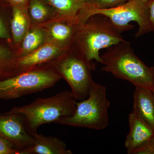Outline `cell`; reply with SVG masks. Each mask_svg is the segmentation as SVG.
Wrapping results in <instances>:
<instances>
[{
    "label": "cell",
    "instance_id": "cell-1",
    "mask_svg": "<svg viewBox=\"0 0 154 154\" xmlns=\"http://www.w3.org/2000/svg\"><path fill=\"white\" fill-rule=\"evenodd\" d=\"M103 71L128 81L135 87L152 90L153 72L135 53L130 42L124 40L107 48L100 56Z\"/></svg>",
    "mask_w": 154,
    "mask_h": 154
},
{
    "label": "cell",
    "instance_id": "cell-2",
    "mask_svg": "<svg viewBox=\"0 0 154 154\" xmlns=\"http://www.w3.org/2000/svg\"><path fill=\"white\" fill-rule=\"evenodd\" d=\"M76 101L71 91H65L51 97L37 99L28 105L13 107L9 112L21 115L28 132L33 135L43 125L57 123L73 115Z\"/></svg>",
    "mask_w": 154,
    "mask_h": 154
},
{
    "label": "cell",
    "instance_id": "cell-3",
    "mask_svg": "<svg viewBox=\"0 0 154 154\" xmlns=\"http://www.w3.org/2000/svg\"><path fill=\"white\" fill-rule=\"evenodd\" d=\"M121 33L107 17L100 14L90 16L80 26L73 44L90 61L100 63L99 51L124 41Z\"/></svg>",
    "mask_w": 154,
    "mask_h": 154
},
{
    "label": "cell",
    "instance_id": "cell-4",
    "mask_svg": "<svg viewBox=\"0 0 154 154\" xmlns=\"http://www.w3.org/2000/svg\"><path fill=\"white\" fill-rule=\"evenodd\" d=\"M110 106L106 87L94 82L88 97L77 102L74 114L57 123L97 130L104 129L109 124Z\"/></svg>",
    "mask_w": 154,
    "mask_h": 154
},
{
    "label": "cell",
    "instance_id": "cell-5",
    "mask_svg": "<svg viewBox=\"0 0 154 154\" xmlns=\"http://www.w3.org/2000/svg\"><path fill=\"white\" fill-rule=\"evenodd\" d=\"M69 48L50 65L66 81L76 100L82 101L90 93L94 82L91 71L95 66L76 48Z\"/></svg>",
    "mask_w": 154,
    "mask_h": 154
},
{
    "label": "cell",
    "instance_id": "cell-6",
    "mask_svg": "<svg viewBox=\"0 0 154 154\" xmlns=\"http://www.w3.org/2000/svg\"><path fill=\"white\" fill-rule=\"evenodd\" d=\"M62 79L50 65L38 66L0 81V99H18L51 88Z\"/></svg>",
    "mask_w": 154,
    "mask_h": 154
},
{
    "label": "cell",
    "instance_id": "cell-7",
    "mask_svg": "<svg viewBox=\"0 0 154 154\" xmlns=\"http://www.w3.org/2000/svg\"><path fill=\"white\" fill-rule=\"evenodd\" d=\"M147 5H144L128 0L120 5L109 8H89L87 11L88 17L95 14H100L107 17L115 28L120 32L132 30L134 26L129 24L131 22L137 23L139 28L136 37L142 36L151 32L147 18Z\"/></svg>",
    "mask_w": 154,
    "mask_h": 154
},
{
    "label": "cell",
    "instance_id": "cell-8",
    "mask_svg": "<svg viewBox=\"0 0 154 154\" xmlns=\"http://www.w3.org/2000/svg\"><path fill=\"white\" fill-rule=\"evenodd\" d=\"M0 136L11 142L21 154H25L33 145V135L28 132L18 113H0Z\"/></svg>",
    "mask_w": 154,
    "mask_h": 154
},
{
    "label": "cell",
    "instance_id": "cell-9",
    "mask_svg": "<svg viewBox=\"0 0 154 154\" xmlns=\"http://www.w3.org/2000/svg\"><path fill=\"white\" fill-rule=\"evenodd\" d=\"M84 22L61 19L51 24L45 30L46 42H49L66 50L74 42L77 31Z\"/></svg>",
    "mask_w": 154,
    "mask_h": 154
},
{
    "label": "cell",
    "instance_id": "cell-10",
    "mask_svg": "<svg viewBox=\"0 0 154 154\" xmlns=\"http://www.w3.org/2000/svg\"><path fill=\"white\" fill-rule=\"evenodd\" d=\"M129 132L127 135L125 146L128 154L133 152L154 137V131L132 110L128 116Z\"/></svg>",
    "mask_w": 154,
    "mask_h": 154
},
{
    "label": "cell",
    "instance_id": "cell-11",
    "mask_svg": "<svg viewBox=\"0 0 154 154\" xmlns=\"http://www.w3.org/2000/svg\"><path fill=\"white\" fill-rule=\"evenodd\" d=\"M66 51L52 42H46L33 52L18 58L17 65L20 73L50 61L60 56Z\"/></svg>",
    "mask_w": 154,
    "mask_h": 154
},
{
    "label": "cell",
    "instance_id": "cell-12",
    "mask_svg": "<svg viewBox=\"0 0 154 154\" xmlns=\"http://www.w3.org/2000/svg\"><path fill=\"white\" fill-rule=\"evenodd\" d=\"M58 14L61 19L85 22L88 6L83 0H41Z\"/></svg>",
    "mask_w": 154,
    "mask_h": 154
},
{
    "label": "cell",
    "instance_id": "cell-13",
    "mask_svg": "<svg viewBox=\"0 0 154 154\" xmlns=\"http://www.w3.org/2000/svg\"><path fill=\"white\" fill-rule=\"evenodd\" d=\"M135 88L133 110L154 131V94L149 89Z\"/></svg>",
    "mask_w": 154,
    "mask_h": 154
},
{
    "label": "cell",
    "instance_id": "cell-14",
    "mask_svg": "<svg viewBox=\"0 0 154 154\" xmlns=\"http://www.w3.org/2000/svg\"><path fill=\"white\" fill-rule=\"evenodd\" d=\"M33 145L25 154H72L66 144L57 137L45 136L36 133L33 135Z\"/></svg>",
    "mask_w": 154,
    "mask_h": 154
},
{
    "label": "cell",
    "instance_id": "cell-15",
    "mask_svg": "<svg viewBox=\"0 0 154 154\" xmlns=\"http://www.w3.org/2000/svg\"><path fill=\"white\" fill-rule=\"evenodd\" d=\"M11 19V33L15 43L21 42L28 32L29 22L25 8L13 6Z\"/></svg>",
    "mask_w": 154,
    "mask_h": 154
},
{
    "label": "cell",
    "instance_id": "cell-16",
    "mask_svg": "<svg viewBox=\"0 0 154 154\" xmlns=\"http://www.w3.org/2000/svg\"><path fill=\"white\" fill-rule=\"evenodd\" d=\"M19 57L18 54L7 46L0 44V81L20 73L17 65Z\"/></svg>",
    "mask_w": 154,
    "mask_h": 154
},
{
    "label": "cell",
    "instance_id": "cell-17",
    "mask_svg": "<svg viewBox=\"0 0 154 154\" xmlns=\"http://www.w3.org/2000/svg\"><path fill=\"white\" fill-rule=\"evenodd\" d=\"M45 30L42 28H36L28 31L22 41V47L18 54L19 57L33 52L46 42Z\"/></svg>",
    "mask_w": 154,
    "mask_h": 154
},
{
    "label": "cell",
    "instance_id": "cell-18",
    "mask_svg": "<svg viewBox=\"0 0 154 154\" xmlns=\"http://www.w3.org/2000/svg\"><path fill=\"white\" fill-rule=\"evenodd\" d=\"M54 10L41 0H31L29 15L33 22L39 23L47 20L53 15Z\"/></svg>",
    "mask_w": 154,
    "mask_h": 154
},
{
    "label": "cell",
    "instance_id": "cell-19",
    "mask_svg": "<svg viewBox=\"0 0 154 154\" xmlns=\"http://www.w3.org/2000/svg\"><path fill=\"white\" fill-rule=\"evenodd\" d=\"M128 0H96L89 8L105 9L114 8L126 3Z\"/></svg>",
    "mask_w": 154,
    "mask_h": 154
},
{
    "label": "cell",
    "instance_id": "cell-20",
    "mask_svg": "<svg viewBox=\"0 0 154 154\" xmlns=\"http://www.w3.org/2000/svg\"><path fill=\"white\" fill-rule=\"evenodd\" d=\"M3 1L0 0V38L10 41L11 35L8 28L5 15L2 9Z\"/></svg>",
    "mask_w": 154,
    "mask_h": 154
},
{
    "label": "cell",
    "instance_id": "cell-21",
    "mask_svg": "<svg viewBox=\"0 0 154 154\" xmlns=\"http://www.w3.org/2000/svg\"><path fill=\"white\" fill-rule=\"evenodd\" d=\"M0 154H21L11 142L0 136Z\"/></svg>",
    "mask_w": 154,
    "mask_h": 154
},
{
    "label": "cell",
    "instance_id": "cell-22",
    "mask_svg": "<svg viewBox=\"0 0 154 154\" xmlns=\"http://www.w3.org/2000/svg\"><path fill=\"white\" fill-rule=\"evenodd\" d=\"M132 154H154V137L135 150Z\"/></svg>",
    "mask_w": 154,
    "mask_h": 154
},
{
    "label": "cell",
    "instance_id": "cell-23",
    "mask_svg": "<svg viewBox=\"0 0 154 154\" xmlns=\"http://www.w3.org/2000/svg\"><path fill=\"white\" fill-rule=\"evenodd\" d=\"M147 18L151 32H154V0H151L148 5Z\"/></svg>",
    "mask_w": 154,
    "mask_h": 154
},
{
    "label": "cell",
    "instance_id": "cell-24",
    "mask_svg": "<svg viewBox=\"0 0 154 154\" xmlns=\"http://www.w3.org/2000/svg\"><path fill=\"white\" fill-rule=\"evenodd\" d=\"M5 1L12 7L17 6V7L25 8V6L28 3V0H5Z\"/></svg>",
    "mask_w": 154,
    "mask_h": 154
},
{
    "label": "cell",
    "instance_id": "cell-25",
    "mask_svg": "<svg viewBox=\"0 0 154 154\" xmlns=\"http://www.w3.org/2000/svg\"><path fill=\"white\" fill-rule=\"evenodd\" d=\"M83 1L90 7L96 2V0H83Z\"/></svg>",
    "mask_w": 154,
    "mask_h": 154
},
{
    "label": "cell",
    "instance_id": "cell-26",
    "mask_svg": "<svg viewBox=\"0 0 154 154\" xmlns=\"http://www.w3.org/2000/svg\"><path fill=\"white\" fill-rule=\"evenodd\" d=\"M134 1L144 5H147L151 0H134Z\"/></svg>",
    "mask_w": 154,
    "mask_h": 154
},
{
    "label": "cell",
    "instance_id": "cell-27",
    "mask_svg": "<svg viewBox=\"0 0 154 154\" xmlns=\"http://www.w3.org/2000/svg\"><path fill=\"white\" fill-rule=\"evenodd\" d=\"M151 68L152 70L153 77V85L152 86V91L154 94V66L151 67Z\"/></svg>",
    "mask_w": 154,
    "mask_h": 154
}]
</instances>
